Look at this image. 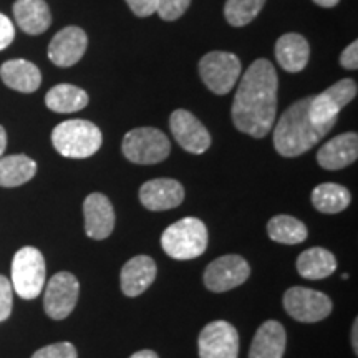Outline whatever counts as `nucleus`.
<instances>
[{
    "mask_svg": "<svg viewBox=\"0 0 358 358\" xmlns=\"http://www.w3.org/2000/svg\"><path fill=\"white\" fill-rule=\"evenodd\" d=\"M279 78L274 65L259 58L245 70L232 103V123L241 133L264 138L272 129L277 113Z\"/></svg>",
    "mask_w": 358,
    "mask_h": 358,
    "instance_id": "f257e3e1",
    "label": "nucleus"
},
{
    "mask_svg": "<svg viewBox=\"0 0 358 358\" xmlns=\"http://www.w3.org/2000/svg\"><path fill=\"white\" fill-rule=\"evenodd\" d=\"M122 150L134 164H156L168 158L171 145L158 128H134L124 134Z\"/></svg>",
    "mask_w": 358,
    "mask_h": 358,
    "instance_id": "423d86ee",
    "label": "nucleus"
},
{
    "mask_svg": "<svg viewBox=\"0 0 358 358\" xmlns=\"http://www.w3.org/2000/svg\"><path fill=\"white\" fill-rule=\"evenodd\" d=\"M284 308L294 320L313 324V322H320L330 315L332 301L319 290L292 287L284 294Z\"/></svg>",
    "mask_w": 358,
    "mask_h": 358,
    "instance_id": "6e6552de",
    "label": "nucleus"
},
{
    "mask_svg": "<svg viewBox=\"0 0 358 358\" xmlns=\"http://www.w3.org/2000/svg\"><path fill=\"white\" fill-rule=\"evenodd\" d=\"M53 148L65 158H90L101 148L103 134L95 123L87 120H69L52 131Z\"/></svg>",
    "mask_w": 358,
    "mask_h": 358,
    "instance_id": "7ed1b4c3",
    "label": "nucleus"
},
{
    "mask_svg": "<svg viewBox=\"0 0 358 358\" xmlns=\"http://www.w3.org/2000/svg\"><path fill=\"white\" fill-rule=\"evenodd\" d=\"M357 83L352 78H343L320 95L312 96L308 111L313 122L334 127L340 111L357 96Z\"/></svg>",
    "mask_w": 358,
    "mask_h": 358,
    "instance_id": "1a4fd4ad",
    "label": "nucleus"
},
{
    "mask_svg": "<svg viewBox=\"0 0 358 358\" xmlns=\"http://www.w3.org/2000/svg\"><path fill=\"white\" fill-rule=\"evenodd\" d=\"M17 25L29 35L47 32L52 24V13L45 0H17L13 3Z\"/></svg>",
    "mask_w": 358,
    "mask_h": 358,
    "instance_id": "aec40b11",
    "label": "nucleus"
},
{
    "mask_svg": "<svg viewBox=\"0 0 358 358\" xmlns=\"http://www.w3.org/2000/svg\"><path fill=\"white\" fill-rule=\"evenodd\" d=\"M191 0H158V6H156V13L163 20L173 22L179 19V17L185 15V12L189 7Z\"/></svg>",
    "mask_w": 358,
    "mask_h": 358,
    "instance_id": "c85d7f7f",
    "label": "nucleus"
},
{
    "mask_svg": "<svg viewBox=\"0 0 358 358\" xmlns=\"http://www.w3.org/2000/svg\"><path fill=\"white\" fill-rule=\"evenodd\" d=\"M350 191L337 182H322L312 191V204L319 213L338 214L348 208Z\"/></svg>",
    "mask_w": 358,
    "mask_h": 358,
    "instance_id": "a878e982",
    "label": "nucleus"
},
{
    "mask_svg": "<svg viewBox=\"0 0 358 358\" xmlns=\"http://www.w3.org/2000/svg\"><path fill=\"white\" fill-rule=\"evenodd\" d=\"M140 201L150 211H168L185 201V189L174 179H151L141 186Z\"/></svg>",
    "mask_w": 358,
    "mask_h": 358,
    "instance_id": "dca6fc26",
    "label": "nucleus"
},
{
    "mask_svg": "<svg viewBox=\"0 0 358 358\" xmlns=\"http://www.w3.org/2000/svg\"><path fill=\"white\" fill-rule=\"evenodd\" d=\"M129 358H159V357H158V353L153 350H140V352L133 353Z\"/></svg>",
    "mask_w": 358,
    "mask_h": 358,
    "instance_id": "c9c22d12",
    "label": "nucleus"
},
{
    "mask_svg": "<svg viewBox=\"0 0 358 358\" xmlns=\"http://www.w3.org/2000/svg\"><path fill=\"white\" fill-rule=\"evenodd\" d=\"M337 268V259L330 250L312 248L303 250L297 259V272L307 280H320L332 275Z\"/></svg>",
    "mask_w": 358,
    "mask_h": 358,
    "instance_id": "5701e85b",
    "label": "nucleus"
},
{
    "mask_svg": "<svg viewBox=\"0 0 358 358\" xmlns=\"http://www.w3.org/2000/svg\"><path fill=\"white\" fill-rule=\"evenodd\" d=\"M87 92L70 83H60L45 95V105L55 113H75L88 105Z\"/></svg>",
    "mask_w": 358,
    "mask_h": 358,
    "instance_id": "b1692460",
    "label": "nucleus"
},
{
    "mask_svg": "<svg viewBox=\"0 0 358 358\" xmlns=\"http://www.w3.org/2000/svg\"><path fill=\"white\" fill-rule=\"evenodd\" d=\"M156 279V264L148 256H136L122 268V290L127 297H138Z\"/></svg>",
    "mask_w": 358,
    "mask_h": 358,
    "instance_id": "6ab92c4d",
    "label": "nucleus"
},
{
    "mask_svg": "<svg viewBox=\"0 0 358 358\" xmlns=\"http://www.w3.org/2000/svg\"><path fill=\"white\" fill-rule=\"evenodd\" d=\"M77 348L70 342H58L40 348L32 358H77Z\"/></svg>",
    "mask_w": 358,
    "mask_h": 358,
    "instance_id": "c756f323",
    "label": "nucleus"
},
{
    "mask_svg": "<svg viewBox=\"0 0 358 358\" xmlns=\"http://www.w3.org/2000/svg\"><path fill=\"white\" fill-rule=\"evenodd\" d=\"M267 234L272 241L280 244H301L307 239V227L306 224L299 219L287 214H280V216L272 217L267 224Z\"/></svg>",
    "mask_w": 358,
    "mask_h": 358,
    "instance_id": "bb28decb",
    "label": "nucleus"
},
{
    "mask_svg": "<svg viewBox=\"0 0 358 358\" xmlns=\"http://www.w3.org/2000/svg\"><path fill=\"white\" fill-rule=\"evenodd\" d=\"M88 47V37L80 27H65L48 45V58L57 66H71L82 60Z\"/></svg>",
    "mask_w": 358,
    "mask_h": 358,
    "instance_id": "4468645a",
    "label": "nucleus"
},
{
    "mask_svg": "<svg viewBox=\"0 0 358 358\" xmlns=\"http://www.w3.org/2000/svg\"><path fill=\"white\" fill-rule=\"evenodd\" d=\"M358 158V134L343 133L332 138L320 148L317 161L324 169L337 171V169L350 166Z\"/></svg>",
    "mask_w": 358,
    "mask_h": 358,
    "instance_id": "f3484780",
    "label": "nucleus"
},
{
    "mask_svg": "<svg viewBox=\"0 0 358 358\" xmlns=\"http://www.w3.org/2000/svg\"><path fill=\"white\" fill-rule=\"evenodd\" d=\"M310 57L308 42L299 34H285L275 43V58L279 65L290 73H299L306 69Z\"/></svg>",
    "mask_w": 358,
    "mask_h": 358,
    "instance_id": "412c9836",
    "label": "nucleus"
},
{
    "mask_svg": "<svg viewBox=\"0 0 358 358\" xmlns=\"http://www.w3.org/2000/svg\"><path fill=\"white\" fill-rule=\"evenodd\" d=\"M250 268L244 257L237 254L217 257L209 264L204 272V285L211 292H227V290L239 287L249 279Z\"/></svg>",
    "mask_w": 358,
    "mask_h": 358,
    "instance_id": "9b49d317",
    "label": "nucleus"
},
{
    "mask_svg": "<svg viewBox=\"0 0 358 358\" xmlns=\"http://www.w3.org/2000/svg\"><path fill=\"white\" fill-rule=\"evenodd\" d=\"M313 2L317 3V6L320 7H325V8H330V7H335L340 0H313Z\"/></svg>",
    "mask_w": 358,
    "mask_h": 358,
    "instance_id": "4c0bfd02",
    "label": "nucleus"
},
{
    "mask_svg": "<svg viewBox=\"0 0 358 358\" xmlns=\"http://www.w3.org/2000/svg\"><path fill=\"white\" fill-rule=\"evenodd\" d=\"M37 173V163L25 155L0 158V186L17 187L29 182Z\"/></svg>",
    "mask_w": 358,
    "mask_h": 358,
    "instance_id": "393cba45",
    "label": "nucleus"
},
{
    "mask_svg": "<svg viewBox=\"0 0 358 358\" xmlns=\"http://www.w3.org/2000/svg\"><path fill=\"white\" fill-rule=\"evenodd\" d=\"M169 127L174 140L182 150L192 155H203L211 146V134L203 123L187 110L173 111L169 118Z\"/></svg>",
    "mask_w": 358,
    "mask_h": 358,
    "instance_id": "ddd939ff",
    "label": "nucleus"
},
{
    "mask_svg": "<svg viewBox=\"0 0 358 358\" xmlns=\"http://www.w3.org/2000/svg\"><path fill=\"white\" fill-rule=\"evenodd\" d=\"M0 78L8 88L20 93L37 92L42 83V73L32 62L8 60L0 66Z\"/></svg>",
    "mask_w": 358,
    "mask_h": 358,
    "instance_id": "4be33fe9",
    "label": "nucleus"
},
{
    "mask_svg": "<svg viewBox=\"0 0 358 358\" xmlns=\"http://www.w3.org/2000/svg\"><path fill=\"white\" fill-rule=\"evenodd\" d=\"M85 232L95 241L106 239L115 229V211L110 199L100 192L90 194L83 203Z\"/></svg>",
    "mask_w": 358,
    "mask_h": 358,
    "instance_id": "2eb2a0df",
    "label": "nucleus"
},
{
    "mask_svg": "<svg viewBox=\"0 0 358 358\" xmlns=\"http://www.w3.org/2000/svg\"><path fill=\"white\" fill-rule=\"evenodd\" d=\"M161 245L169 257L191 261L208 248V227L198 217L179 219L163 232Z\"/></svg>",
    "mask_w": 358,
    "mask_h": 358,
    "instance_id": "20e7f679",
    "label": "nucleus"
},
{
    "mask_svg": "<svg viewBox=\"0 0 358 358\" xmlns=\"http://www.w3.org/2000/svg\"><path fill=\"white\" fill-rule=\"evenodd\" d=\"M241 71L243 64L229 52H209L199 62L201 80L216 95H227L239 80Z\"/></svg>",
    "mask_w": 358,
    "mask_h": 358,
    "instance_id": "0eeeda50",
    "label": "nucleus"
},
{
    "mask_svg": "<svg viewBox=\"0 0 358 358\" xmlns=\"http://www.w3.org/2000/svg\"><path fill=\"white\" fill-rule=\"evenodd\" d=\"M357 335H358V320L353 322V327H352V347H353V352H355V353H358Z\"/></svg>",
    "mask_w": 358,
    "mask_h": 358,
    "instance_id": "e433bc0d",
    "label": "nucleus"
},
{
    "mask_svg": "<svg viewBox=\"0 0 358 358\" xmlns=\"http://www.w3.org/2000/svg\"><path fill=\"white\" fill-rule=\"evenodd\" d=\"M340 65L345 70H357L358 69V42H352L345 50L340 55Z\"/></svg>",
    "mask_w": 358,
    "mask_h": 358,
    "instance_id": "72a5a7b5",
    "label": "nucleus"
},
{
    "mask_svg": "<svg viewBox=\"0 0 358 358\" xmlns=\"http://www.w3.org/2000/svg\"><path fill=\"white\" fill-rule=\"evenodd\" d=\"M266 0H227L224 17L232 27H244L252 22L262 10Z\"/></svg>",
    "mask_w": 358,
    "mask_h": 358,
    "instance_id": "cd10ccee",
    "label": "nucleus"
},
{
    "mask_svg": "<svg viewBox=\"0 0 358 358\" xmlns=\"http://www.w3.org/2000/svg\"><path fill=\"white\" fill-rule=\"evenodd\" d=\"M287 343V335L280 322L267 320L259 327L250 343L249 358H282Z\"/></svg>",
    "mask_w": 358,
    "mask_h": 358,
    "instance_id": "a211bd4d",
    "label": "nucleus"
},
{
    "mask_svg": "<svg viewBox=\"0 0 358 358\" xmlns=\"http://www.w3.org/2000/svg\"><path fill=\"white\" fill-rule=\"evenodd\" d=\"M198 348L199 358H237L239 334L229 322H211L201 330Z\"/></svg>",
    "mask_w": 358,
    "mask_h": 358,
    "instance_id": "f8f14e48",
    "label": "nucleus"
},
{
    "mask_svg": "<svg viewBox=\"0 0 358 358\" xmlns=\"http://www.w3.org/2000/svg\"><path fill=\"white\" fill-rule=\"evenodd\" d=\"M15 38V29L7 15L0 13V50L7 48Z\"/></svg>",
    "mask_w": 358,
    "mask_h": 358,
    "instance_id": "473e14b6",
    "label": "nucleus"
},
{
    "mask_svg": "<svg viewBox=\"0 0 358 358\" xmlns=\"http://www.w3.org/2000/svg\"><path fill=\"white\" fill-rule=\"evenodd\" d=\"M13 287L7 277L0 275V322L7 320L12 313Z\"/></svg>",
    "mask_w": 358,
    "mask_h": 358,
    "instance_id": "7c9ffc66",
    "label": "nucleus"
},
{
    "mask_svg": "<svg viewBox=\"0 0 358 358\" xmlns=\"http://www.w3.org/2000/svg\"><path fill=\"white\" fill-rule=\"evenodd\" d=\"M13 292L25 301L38 297L45 285V259L38 249L22 248L12 261Z\"/></svg>",
    "mask_w": 358,
    "mask_h": 358,
    "instance_id": "39448f33",
    "label": "nucleus"
},
{
    "mask_svg": "<svg viewBox=\"0 0 358 358\" xmlns=\"http://www.w3.org/2000/svg\"><path fill=\"white\" fill-rule=\"evenodd\" d=\"M124 2L128 3L134 15L141 19L156 13V6H158V0H124Z\"/></svg>",
    "mask_w": 358,
    "mask_h": 358,
    "instance_id": "2f4dec72",
    "label": "nucleus"
},
{
    "mask_svg": "<svg viewBox=\"0 0 358 358\" xmlns=\"http://www.w3.org/2000/svg\"><path fill=\"white\" fill-rule=\"evenodd\" d=\"M310 98H302L290 105L274 129V146L285 158H295L307 153L334 127L315 123L310 116Z\"/></svg>",
    "mask_w": 358,
    "mask_h": 358,
    "instance_id": "f03ea898",
    "label": "nucleus"
},
{
    "mask_svg": "<svg viewBox=\"0 0 358 358\" xmlns=\"http://www.w3.org/2000/svg\"><path fill=\"white\" fill-rule=\"evenodd\" d=\"M7 148V131L3 127H0V158H2L3 153H6Z\"/></svg>",
    "mask_w": 358,
    "mask_h": 358,
    "instance_id": "f704fd0d",
    "label": "nucleus"
},
{
    "mask_svg": "<svg viewBox=\"0 0 358 358\" xmlns=\"http://www.w3.org/2000/svg\"><path fill=\"white\" fill-rule=\"evenodd\" d=\"M80 284L70 272H58L48 280L43 295V308L53 320H64L78 302Z\"/></svg>",
    "mask_w": 358,
    "mask_h": 358,
    "instance_id": "9d476101",
    "label": "nucleus"
}]
</instances>
